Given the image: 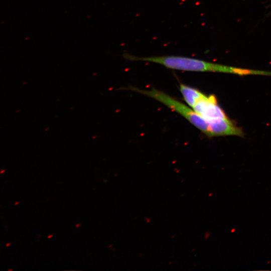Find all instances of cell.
<instances>
[{
	"label": "cell",
	"instance_id": "6da1fadb",
	"mask_svg": "<svg viewBox=\"0 0 271 271\" xmlns=\"http://www.w3.org/2000/svg\"><path fill=\"white\" fill-rule=\"evenodd\" d=\"M124 57L131 61H141L160 64L167 68L184 71L222 72L239 75L269 76L270 72L243 69L214 63L186 56L163 55L138 57L125 53Z\"/></svg>",
	"mask_w": 271,
	"mask_h": 271
},
{
	"label": "cell",
	"instance_id": "7a4b0ae2",
	"mask_svg": "<svg viewBox=\"0 0 271 271\" xmlns=\"http://www.w3.org/2000/svg\"><path fill=\"white\" fill-rule=\"evenodd\" d=\"M128 89L151 97L164 104L183 116L206 136L209 138L212 137L208 123L192 108L189 107L178 100L163 91L154 88L143 90L131 87Z\"/></svg>",
	"mask_w": 271,
	"mask_h": 271
},
{
	"label": "cell",
	"instance_id": "3957f363",
	"mask_svg": "<svg viewBox=\"0 0 271 271\" xmlns=\"http://www.w3.org/2000/svg\"><path fill=\"white\" fill-rule=\"evenodd\" d=\"M208 124L214 121L228 117L224 110L218 105L214 95H204L192 107Z\"/></svg>",
	"mask_w": 271,
	"mask_h": 271
},
{
	"label": "cell",
	"instance_id": "277c9868",
	"mask_svg": "<svg viewBox=\"0 0 271 271\" xmlns=\"http://www.w3.org/2000/svg\"><path fill=\"white\" fill-rule=\"evenodd\" d=\"M209 125L212 137L224 136L243 137L244 135L241 128L228 117L214 121Z\"/></svg>",
	"mask_w": 271,
	"mask_h": 271
},
{
	"label": "cell",
	"instance_id": "5b68a950",
	"mask_svg": "<svg viewBox=\"0 0 271 271\" xmlns=\"http://www.w3.org/2000/svg\"><path fill=\"white\" fill-rule=\"evenodd\" d=\"M179 89L185 101L191 108L204 95L200 91L182 83L180 84Z\"/></svg>",
	"mask_w": 271,
	"mask_h": 271
},
{
	"label": "cell",
	"instance_id": "8992f818",
	"mask_svg": "<svg viewBox=\"0 0 271 271\" xmlns=\"http://www.w3.org/2000/svg\"><path fill=\"white\" fill-rule=\"evenodd\" d=\"M11 243H7L6 246L7 247H8V246H9V245L11 244Z\"/></svg>",
	"mask_w": 271,
	"mask_h": 271
},
{
	"label": "cell",
	"instance_id": "52a82bcc",
	"mask_svg": "<svg viewBox=\"0 0 271 271\" xmlns=\"http://www.w3.org/2000/svg\"><path fill=\"white\" fill-rule=\"evenodd\" d=\"M52 236H53V235H52V234H50V235H49V236H48V238H51V237H52Z\"/></svg>",
	"mask_w": 271,
	"mask_h": 271
},
{
	"label": "cell",
	"instance_id": "ba28073f",
	"mask_svg": "<svg viewBox=\"0 0 271 271\" xmlns=\"http://www.w3.org/2000/svg\"><path fill=\"white\" fill-rule=\"evenodd\" d=\"M19 202H20L19 201H17V202H15V205H17L18 204H19Z\"/></svg>",
	"mask_w": 271,
	"mask_h": 271
},
{
	"label": "cell",
	"instance_id": "9c48e42d",
	"mask_svg": "<svg viewBox=\"0 0 271 271\" xmlns=\"http://www.w3.org/2000/svg\"><path fill=\"white\" fill-rule=\"evenodd\" d=\"M80 226V224H77L76 225V227H79Z\"/></svg>",
	"mask_w": 271,
	"mask_h": 271
},
{
	"label": "cell",
	"instance_id": "30bf717a",
	"mask_svg": "<svg viewBox=\"0 0 271 271\" xmlns=\"http://www.w3.org/2000/svg\"><path fill=\"white\" fill-rule=\"evenodd\" d=\"M13 269H8V270H12Z\"/></svg>",
	"mask_w": 271,
	"mask_h": 271
}]
</instances>
